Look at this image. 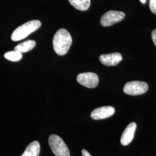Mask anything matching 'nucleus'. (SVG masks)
<instances>
[{"mask_svg": "<svg viewBox=\"0 0 156 156\" xmlns=\"http://www.w3.org/2000/svg\"><path fill=\"white\" fill-rule=\"evenodd\" d=\"M71 5L76 9L81 11H86L89 8L90 0H68Z\"/></svg>", "mask_w": 156, "mask_h": 156, "instance_id": "obj_12", "label": "nucleus"}, {"mask_svg": "<svg viewBox=\"0 0 156 156\" xmlns=\"http://www.w3.org/2000/svg\"><path fill=\"white\" fill-rule=\"evenodd\" d=\"M49 145L56 156H70L68 147L62 138L57 135H51L49 138Z\"/></svg>", "mask_w": 156, "mask_h": 156, "instance_id": "obj_3", "label": "nucleus"}, {"mask_svg": "<svg viewBox=\"0 0 156 156\" xmlns=\"http://www.w3.org/2000/svg\"><path fill=\"white\" fill-rule=\"evenodd\" d=\"M125 17V13L121 11H109L101 17V24L104 27H109L121 22Z\"/></svg>", "mask_w": 156, "mask_h": 156, "instance_id": "obj_5", "label": "nucleus"}, {"mask_svg": "<svg viewBox=\"0 0 156 156\" xmlns=\"http://www.w3.org/2000/svg\"><path fill=\"white\" fill-rule=\"evenodd\" d=\"M41 147L38 141H33L28 145L21 156H39Z\"/></svg>", "mask_w": 156, "mask_h": 156, "instance_id": "obj_10", "label": "nucleus"}, {"mask_svg": "<svg viewBox=\"0 0 156 156\" xmlns=\"http://www.w3.org/2000/svg\"><path fill=\"white\" fill-rule=\"evenodd\" d=\"M151 38L153 39V41L156 46V29H154L151 32Z\"/></svg>", "mask_w": 156, "mask_h": 156, "instance_id": "obj_15", "label": "nucleus"}, {"mask_svg": "<svg viewBox=\"0 0 156 156\" xmlns=\"http://www.w3.org/2000/svg\"><path fill=\"white\" fill-rule=\"evenodd\" d=\"M4 57L6 59L11 62H19L22 58V53L16 50L10 51L5 53Z\"/></svg>", "mask_w": 156, "mask_h": 156, "instance_id": "obj_13", "label": "nucleus"}, {"mask_svg": "<svg viewBox=\"0 0 156 156\" xmlns=\"http://www.w3.org/2000/svg\"><path fill=\"white\" fill-rule=\"evenodd\" d=\"M73 43L72 37L67 30L62 28L55 34L53 39V46L56 54L59 56L66 55Z\"/></svg>", "mask_w": 156, "mask_h": 156, "instance_id": "obj_1", "label": "nucleus"}, {"mask_svg": "<svg viewBox=\"0 0 156 156\" xmlns=\"http://www.w3.org/2000/svg\"><path fill=\"white\" fill-rule=\"evenodd\" d=\"M149 7L151 11L156 15V0H150Z\"/></svg>", "mask_w": 156, "mask_h": 156, "instance_id": "obj_14", "label": "nucleus"}, {"mask_svg": "<svg viewBox=\"0 0 156 156\" xmlns=\"http://www.w3.org/2000/svg\"><path fill=\"white\" fill-rule=\"evenodd\" d=\"M35 45H36V42L35 41L27 40L15 46V50L18 51L21 53H26L33 49Z\"/></svg>", "mask_w": 156, "mask_h": 156, "instance_id": "obj_11", "label": "nucleus"}, {"mask_svg": "<svg viewBox=\"0 0 156 156\" xmlns=\"http://www.w3.org/2000/svg\"><path fill=\"white\" fill-rule=\"evenodd\" d=\"M77 81L79 83L84 87L93 89L98 86L99 79L97 75L95 73H82L78 75Z\"/></svg>", "mask_w": 156, "mask_h": 156, "instance_id": "obj_6", "label": "nucleus"}, {"mask_svg": "<svg viewBox=\"0 0 156 156\" xmlns=\"http://www.w3.org/2000/svg\"><path fill=\"white\" fill-rule=\"evenodd\" d=\"M136 128V124L135 123H131L129 124L127 127L124 131L121 137L120 142L122 145L127 146L129 145L133 140Z\"/></svg>", "mask_w": 156, "mask_h": 156, "instance_id": "obj_9", "label": "nucleus"}, {"mask_svg": "<svg viewBox=\"0 0 156 156\" xmlns=\"http://www.w3.org/2000/svg\"><path fill=\"white\" fill-rule=\"evenodd\" d=\"M41 23L38 20H33L26 23L15 30L11 35V39L19 41L26 38L41 27Z\"/></svg>", "mask_w": 156, "mask_h": 156, "instance_id": "obj_2", "label": "nucleus"}, {"mask_svg": "<svg viewBox=\"0 0 156 156\" xmlns=\"http://www.w3.org/2000/svg\"><path fill=\"white\" fill-rule=\"evenodd\" d=\"M140 1L142 4H145V2H146V0H140Z\"/></svg>", "mask_w": 156, "mask_h": 156, "instance_id": "obj_17", "label": "nucleus"}, {"mask_svg": "<svg viewBox=\"0 0 156 156\" xmlns=\"http://www.w3.org/2000/svg\"><path fill=\"white\" fill-rule=\"evenodd\" d=\"M149 89L148 84L142 81H132L126 84L123 91L129 95H139L147 92Z\"/></svg>", "mask_w": 156, "mask_h": 156, "instance_id": "obj_4", "label": "nucleus"}, {"mask_svg": "<svg viewBox=\"0 0 156 156\" xmlns=\"http://www.w3.org/2000/svg\"><path fill=\"white\" fill-rule=\"evenodd\" d=\"M82 156H92L87 151L84 149L82 151Z\"/></svg>", "mask_w": 156, "mask_h": 156, "instance_id": "obj_16", "label": "nucleus"}, {"mask_svg": "<svg viewBox=\"0 0 156 156\" xmlns=\"http://www.w3.org/2000/svg\"><path fill=\"white\" fill-rule=\"evenodd\" d=\"M115 112V108L111 106H102L94 109L91 113V117L94 120H102L110 117Z\"/></svg>", "mask_w": 156, "mask_h": 156, "instance_id": "obj_7", "label": "nucleus"}, {"mask_svg": "<svg viewBox=\"0 0 156 156\" xmlns=\"http://www.w3.org/2000/svg\"><path fill=\"white\" fill-rule=\"evenodd\" d=\"M123 57L119 53H113L108 55H102L100 57L101 62L108 67L117 66L122 61Z\"/></svg>", "mask_w": 156, "mask_h": 156, "instance_id": "obj_8", "label": "nucleus"}]
</instances>
